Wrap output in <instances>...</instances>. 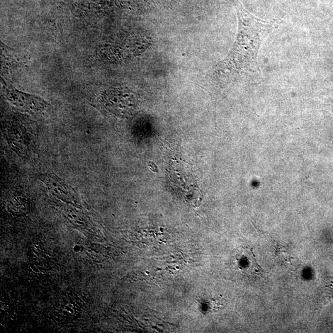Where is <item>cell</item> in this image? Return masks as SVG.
Masks as SVG:
<instances>
[{"label":"cell","instance_id":"1","mask_svg":"<svg viewBox=\"0 0 333 333\" xmlns=\"http://www.w3.org/2000/svg\"><path fill=\"white\" fill-rule=\"evenodd\" d=\"M237 10L238 31L229 54L218 69L224 73L259 70L258 55L267 36L281 24L280 19L263 20L249 13L239 2L235 3Z\"/></svg>","mask_w":333,"mask_h":333},{"label":"cell","instance_id":"2","mask_svg":"<svg viewBox=\"0 0 333 333\" xmlns=\"http://www.w3.org/2000/svg\"><path fill=\"white\" fill-rule=\"evenodd\" d=\"M98 101L104 110L120 118L131 115L135 107L134 96L127 89H106L101 93Z\"/></svg>","mask_w":333,"mask_h":333},{"label":"cell","instance_id":"3","mask_svg":"<svg viewBox=\"0 0 333 333\" xmlns=\"http://www.w3.org/2000/svg\"><path fill=\"white\" fill-rule=\"evenodd\" d=\"M1 86L3 96L19 111L31 115H38L50 108L49 104L44 99L18 91L2 78Z\"/></svg>","mask_w":333,"mask_h":333},{"label":"cell","instance_id":"4","mask_svg":"<svg viewBox=\"0 0 333 333\" xmlns=\"http://www.w3.org/2000/svg\"><path fill=\"white\" fill-rule=\"evenodd\" d=\"M39 179L47 186L50 193L66 202H76L74 191L64 180L52 173L41 174Z\"/></svg>","mask_w":333,"mask_h":333},{"label":"cell","instance_id":"5","mask_svg":"<svg viewBox=\"0 0 333 333\" xmlns=\"http://www.w3.org/2000/svg\"><path fill=\"white\" fill-rule=\"evenodd\" d=\"M10 203L12 207V210H13V212H16L17 209H18V213H26L27 212V210H28L23 208H22V206H28V204H27L26 202H23V199H22L17 198L16 199H12Z\"/></svg>","mask_w":333,"mask_h":333}]
</instances>
